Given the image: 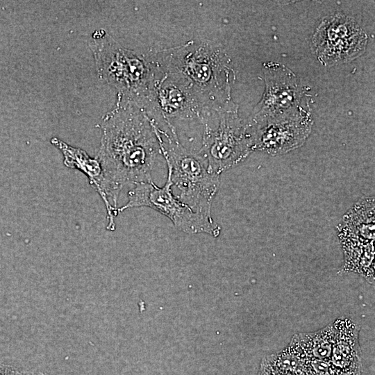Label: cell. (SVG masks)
Here are the masks:
<instances>
[{"label":"cell","mask_w":375,"mask_h":375,"mask_svg":"<svg viewBox=\"0 0 375 375\" xmlns=\"http://www.w3.org/2000/svg\"><path fill=\"white\" fill-rule=\"evenodd\" d=\"M367 35L351 17L336 13L325 17L311 38V50L324 66L349 62L366 49Z\"/></svg>","instance_id":"52a82bcc"},{"label":"cell","mask_w":375,"mask_h":375,"mask_svg":"<svg viewBox=\"0 0 375 375\" xmlns=\"http://www.w3.org/2000/svg\"><path fill=\"white\" fill-rule=\"evenodd\" d=\"M88 44L99 79L145 108L158 76L150 54L122 46L103 29L92 33Z\"/></svg>","instance_id":"3957f363"},{"label":"cell","mask_w":375,"mask_h":375,"mask_svg":"<svg viewBox=\"0 0 375 375\" xmlns=\"http://www.w3.org/2000/svg\"><path fill=\"white\" fill-rule=\"evenodd\" d=\"M312 122L311 112L249 119L252 151L277 156L297 149L311 133Z\"/></svg>","instance_id":"9c48e42d"},{"label":"cell","mask_w":375,"mask_h":375,"mask_svg":"<svg viewBox=\"0 0 375 375\" xmlns=\"http://www.w3.org/2000/svg\"><path fill=\"white\" fill-rule=\"evenodd\" d=\"M259 375H274L272 367L265 360L262 362Z\"/></svg>","instance_id":"2e32d148"},{"label":"cell","mask_w":375,"mask_h":375,"mask_svg":"<svg viewBox=\"0 0 375 375\" xmlns=\"http://www.w3.org/2000/svg\"><path fill=\"white\" fill-rule=\"evenodd\" d=\"M217 125L204 126L199 154L211 172L220 174L245 160L252 152L251 137L247 123L239 116L238 106L234 102L214 111Z\"/></svg>","instance_id":"5b68a950"},{"label":"cell","mask_w":375,"mask_h":375,"mask_svg":"<svg viewBox=\"0 0 375 375\" xmlns=\"http://www.w3.org/2000/svg\"><path fill=\"white\" fill-rule=\"evenodd\" d=\"M172 186L169 174L162 187L153 181L134 185L128 191L127 202L118 207V213L130 208L148 207L167 217L175 227L185 233H206L217 237L221 232L219 225L181 202L174 195Z\"/></svg>","instance_id":"8992f818"},{"label":"cell","mask_w":375,"mask_h":375,"mask_svg":"<svg viewBox=\"0 0 375 375\" xmlns=\"http://www.w3.org/2000/svg\"><path fill=\"white\" fill-rule=\"evenodd\" d=\"M292 338L309 360L330 362L333 343V323L317 331L297 334Z\"/></svg>","instance_id":"5bb4252c"},{"label":"cell","mask_w":375,"mask_h":375,"mask_svg":"<svg viewBox=\"0 0 375 375\" xmlns=\"http://www.w3.org/2000/svg\"><path fill=\"white\" fill-rule=\"evenodd\" d=\"M361 374V363L351 367L347 369H335L331 375H360Z\"/></svg>","instance_id":"9a60e30c"},{"label":"cell","mask_w":375,"mask_h":375,"mask_svg":"<svg viewBox=\"0 0 375 375\" xmlns=\"http://www.w3.org/2000/svg\"><path fill=\"white\" fill-rule=\"evenodd\" d=\"M50 142L62 153L65 167L78 170L87 176L90 185L103 201L107 213L106 228L110 231H115V217L119 213L106 195L103 172L98 159L90 157L83 149L73 147L58 138H52Z\"/></svg>","instance_id":"8fae6325"},{"label":"cell","mask_w":375,"mask_h":375,"mask_svg":"<svg viewBox=\"0 0 375 375\" xmlns=\"http://www.w3.org/2000/svg\"><path fill=\"white\" fill-rule=\"evenodd\" d=\"M153 123L144 108L119 94L115 106L100 120L96 158L103 169L106 195L117 210L126 185L153 181L151 171L160 153Z\"/></svg>","instance_id":"6da1fadb"},{"label":"cell","mask_w":375,"mask_h":375,"mask_svg":"<svg viewBox=\"0 0 375 375\" xmlns=\"http://www.w3.org/2000/svg\"><path fill=\"white\" fill-rule=\"evenodd\" d=\"M338 228L340 240L374 244V199L367 197L357 201L343 216Z\"/></svg>","instance_id":"4fadbf2b"},{"label":"cell","mask_w":375,"mask_h":375,"mask_svg":"<svg viewBox=\"0 0 375 375\" xmlns=\"http://www.w3.org/2000/svg\"><path fill=\"white\" fill-rule=\"evenodd\" d=\"M263 73L265 89L249 119L311 112V95L287 66L265 62Z\"/></svg>","instance_id":"ba28073f"},{"label":"cell","mask_w":375,"mask_h":375,"mask_svg":"<svg viewBox=\"0 0 375 375\" xmlns=\"http://www.w3.org/2000/svg\"><path fill=\"white\" fill-rule=\"evenodd\" d=\"M158 70V76L144 108L147 113L157 114L167 127L172 125L174 119H197L202 124L211 111L190 85L176 74Z\"/></svg>","instance_id":"30bf717a"},{"label":"cell","mask_w":375,"mask_h":375,"mask_svg":"<svg viewBox=\"0 0 375 375\" xmlns=\"http://www.w3.org/2000/svg\"><path fill=\"white\" fill-rule=\"evenodd\" d=\"M160 154L165 158L167 174L176 189L174 195L194 212L212 217V205L219 186V176L209 171L207 163L199 153L185 148L179 141L176 128L161 129L153 119Z\"/></svg>","instance_id":"277c9868"},{"label":"cell","mask_w":375,"mask_h":375,"mask_svg":"<svg viewBox=\"0 0 375 375\" xmlns=\"http://www.w3.org/2000/svg\"><path fill=\"white\" fill-rule=\"evenodd\" d=\"M333 343L331 365L338 369L349 368L360 362L359 326L351 319L340 318L333 322Z\"/></svg>","instance_id":"7c38bea8"},{"label":"cell","mask_w":375,"mask_h":375,"mask_svg":"<svg viewBox=\"0 0 375 375\" xmlns=\"http://www.w3.org/2000/svg\"><path fill=\"white\" fill-rule=\"evenodd\" d=\"M149 54L160 71L182 77L208 110L233 103L231 86L235 74L231 59L220 43L192 40Z\"/></svg>","instance_id":"7a4b0ae2"}]
</instances>
